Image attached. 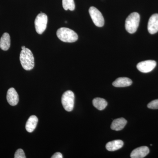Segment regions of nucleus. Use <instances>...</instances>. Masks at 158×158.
Returning a JSON list of instances; mask_svg holds the SVG:
<instances>
[{
    "instance_id": "obj_1",
    "label": "nucleus",
    "mask_w": 158,
    "mask_h": 158,
    "mask_svg": "<svg viewBox=\"0 0 158 158\" xmlns=\"http://www.w3.org/2000/svg\"><path fill=\"white\" fill-rule=\"evenodd\" d=\"M20 61L23 68L26 70H31L34 66V55L29 48L22 50L20 54Z\"/></svg>"
},
{
    "instance_id": "obj_2",
    "label": "nucleus",
    "mask_w": 158,
    "mask_h": 158,
    "mask_svg": "<svg viewBox=\"0 0 158 158\" xmlns=\"http://www.w3.org/2000/svg\"><path fill=\"white\" fill-rule=\"evenodd\" d=\"M56 34L59 39L64 42H74L78 38L77 33L68 28H60L57 31Z\"/></svg>"
},
{
    "instance_id": "obj_3",
    "label": "nucleus",
    "mask_w": 158,
    "mask_h": 158,
    "mask_svg": "<svg viewBox=\"0 0 158 158\" xmlns=\"http://www.w3.org/2000/svg\"><path fill=\"white\" fill-rule=\"evenodd\" d=\"M140 21V16L137 12L131 13L125 21V28L130 34L135 33L138 30Z\"/></svg>"
},
{
    "instance_id": "obj_4",
    "label": "nucleus",
    "mask_w": 158,
    "mask_h": 158,
    "mask_svg": "<svg viewBox=\"0 0 158 158\" xmlns=\"http://www.w3.org/2000/svg\"><path fill=\"white\" fill-rule=\"evenodd\" d=\"M74 99V94L71 90H67L63 93L62 97V103L63 108L67 112H71L73 110Z\"/></svg>"
},
{
    "instance_id": "obj_5",
    "label": "nucleus",
    "mask_w": 158,
    "mask_h": 158,
    "mask_svg": "<svg viewBox=\"0 0 158 158\" xmlns=\"http://www.w3.org/2000/svg\"><path fill=\"white\" fill-rule=\"evenodd\" d=\"M48 23V16L45 13H40L35 19L34 24L37 34H41L45 31Z\"/></svg>"
},
{
    "instance_id": "obj_6",
    "label": "nucleus",
    "mask_w": 158,
    "mask_h": 158,
    "mask_svg": "<svg viewBox=\"0 0 158 158\" xmlns=\"http://www.w3.org/2000/svg\"><path fill=\"white\" fill-rule=\"evenodd\" d=\"M89 14L94 23L98 27H102L104 25L105 20L103 16L98 9L94 7H90L89 9Z\"/></svg>"
},
{
    "instance_id": "obj_7",
    "label": "nucleus",
    "mask_w": 158,
    "mask_h": 158,
    "mask_svg": "<svg viewBox=\"0 0 158 158\" xmlns=\"http://www.w3.org/2000/svg\"><path fill=\"white\" fill-rule=\"evenodd\" d=\"M156 65V62L154 60H146L138 63L137 68L138 70L144 73L150 72Z\"/></svg>"
},
{
    "instance_id": "obj_8",
    "label": "nucleus",
    "mask_w": 158,
    "mask_h": 158,
    "mask_svg": "<svg viewBox=\"0 0 158 158\" xmlns=\"http://www.w3.org/2000/svg\"><path fill=\"white\" fill-rule=\"evenodd\" d=\"M148 30L150 34H153L158 32V14L152 15L148 20Z\"/></svg>"
},
{
    "instance_id": "obj_9",
    "label": "nucleus",
    "mask_w": 158,
    "mask_h": 158,
    "mask_svg": "<svg viewBox=\"0 0 158 158\" xmlns=\"http://www.w3.org/2000/svg\"><path fill=\"white\" fill-rule=\"evenodd\" d=\"M7 100L9 104L15 106L18 103L19 98L17 92L14 88H9L7 91Z\"/></svg>"
},
{
    "instance_id": "obj_10",
    "label": "nucleus",
    "mask_w": 158,
    "mask_h": 158,
    "mask_svg": "<svg viewBox=\"0 0 158 158\" xmlns=\"http://www.w3.org/2000/svg\"><path fill=\"white\" fill-rule=\"evenodd\" d=\"M149 149L147 146H143L134 149L131 154V158H143L149 153Z\"/></svg>"
},
{
    "instance_id": "obj_11",
    "label": "nucleus",
    "mask_w": 158,
    "mask_h": 158,
    "mask_svg": "<svg viewBox=\"0 0 158 158\" xmlns=\"http://www.w3.org/2000/svg\"><path fill=\"white\" fill-rule=\"evenodd\" d=\"M132 84V81L127 77H119L113 83V85L117 88L128 87Z\"/></svg>"
},
{
    "instance_id": "obj_12",
    "label": "nucleus",
    "mask_w": 158,
    "mask_h": 158,
    "mask_svg": "<svg viewBox=\"0 0 158 158\" xmlns=\"http://www.w3.org/2000/svg\"><path fill=\"white\" fill-rule=\"evenodd\" d=\"M127 123L126 119L123 118H116L114 119L111 125V128L113 130L119 131L123 129Z\"/></svg>"
},
{
    "instance_id": "obj_13",
    "label": "nucleus",
    "mask_w": 158,
    "mask_h": 158,
    "mask_svg": "<svg viewBox=\"0 0 158 158\" xmlns=\"http://www.w3.org/2000/svg\"><path fill=\"white\" fill-rule=\"evenodd\" d=\"M38 119L36 116L33 115L29 117L26 124V129L27 131L31 133L35 130L38 123Z\"/></svg>"
},
{
    "instance_id": "obj_14",
    "label": "nucleus",
    "mask_w": 158,
    "mask_h": 158,
    "mask_svg": "<svg viewBox=\"0 0 158 158\" xmlns=\"http://www.w3.org/2000/svg\"><path fill=\"white\" fill-rule=\"evenodd\" d=\"M123 145V141L120 140H116L108 142L106 147L107 150L113 152L120 149Z\"/></svg>"
},
{
    "instance_id": "obj_15",
    "label": "nucleus",
    "mask_w": 158,
    "mask_h": 158,
    "mask_svg": "<svg viewBox=\"0 0 158 158\" xmlns=\"http://www.w3.org/2000/svg\"><path fill=\"white\" fill-rule=\"evenodd\" d=\"M11 45V40L9 34L5 33L0 39V48L3 51H7Z\"/></svg>"
},
{
    "instance_id": "obj_16",
    "label": "nucleus",
    "mask_w": 158,
    "mask_h": 158,
    "mask_svg": "<svg viewBox=\"0 0 158 158\" xmlns=\"http://www.w3.org/2000/svg\"><path fill=\"white\" fill-rule=\"evenodd\" d=\"M92 103L94 107L99 110H104L108 105L107 102L106 101V100L100 98H96L94 99Z\"/></svg>"
},
{
    "instance_id": "obj_17",
    "label": "nucleus",
    "mask_w": 158,
    "mask_h": 158,
    "mask_svg": "<svg viewBox=\"0 0 158 158\" xmlns=\"http://www.w3.org/2000/svg\"><path fill=\"white\" fill-rule=\"evenodd\" d=\"M62 6L65 10L73 11L75 8L74 0H62Z\"/></svg>"
},
{
    "instance_id": "obj_18",
    "label": "nucleus",
    "mask_w": 158,
    "mask_h": 158,
    "mask_svg": "<svg viewBox=\"0 0 158 158\" xmlns=\"http://www.w3.org/2000/svg\"><path fill=\"white\" fill-rule=\"evenodd\" d=\"M148 107L152 110L158 109V99L154 100L150 102L148 105Z\"/></svg>"
},
{
    "instance_id": "obj_19",
    "label": "nucleus",
    "mask_w": 158,
    "mask_h": 158,
    "mask_svg": "<svg viewBox=\"0 0 158 158\" xmlns=\"http://www.w3.org/2000/svg\"><path fill=\"white\" fill-rule=\"evenodd\" d=\"M15 158H26V157L25 153L22 149H18L17 150L14 156Z\"/></svg>"
},
{
    "instance_id": "obj_20",
    "label": "nucleus",
    "mask_w": 158,
    "mask_h": 158,
    "mask_svg": "<svg viewBox=\"0 0 158 158\" xmlns=\"http://www.w3.org/2000/svg\"><path fill=\"white\" fill-rule=\"evenodd\" d=\"M52 158H62L63 156L60 152H56L51 157Z\"/></svg>"
},
{
    "instance_id": "obj_21",
    "label": "nucleus",
    "mask_w": 158,
    "mask_h": 158,
    "mask_svg": "<svg viewBox=\"0 0 158 158\" xmlns=\"http://www.w3.org/2000/svg\"><path fill=\"white\" fill-rule=\"evenodd\" d=\"M26 48L25 47V46H23L22 47L21 49L22 50L24 49H25Z\"/></svg>"
}]
</instances>
